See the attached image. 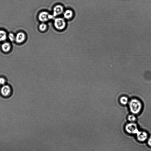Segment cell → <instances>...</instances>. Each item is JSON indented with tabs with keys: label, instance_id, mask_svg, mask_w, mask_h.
Wrapping results in <instances>:
<instances>
[{
	"label": "cell",
	"instance_id": "1",
	"mask_svg": "<svg viewBox=\"0 0 151 151\" xmlns=\"http://www.w3.org/2000/svg\"><path fill=\"white\" fill-rule=\"evenodd\" d=\"M129 106L131 112L134 114L139 113L143 108L142 102L136 98L131 99L129 103Z\"/></svg>",
	"mask_w": 151,
	"mask_h": 151
},
{
	"label": "cell",
	"instance_id": "2",
	"mask_svg": "<svg viewBox=\"0 0 151 151\" xmlns=\"http://www.w3.org/2000/svg\"><path fill=\"white\" fill-rule=\"evenodd\" d=\"M0 93L3 97H8L11 95L12 93V89L10 85L6 84L1 87Z\"/></svg>",
	"mask_w": 151,
	"mask_h": 151
},
{
	"label": "cell",
	"instance_id": "3",
	"mask_svg": "<svg viewBox=\"0 0 151 151\" xmlns=\"http://www.w3.org/2000/svg\"><path fill=\"white\" fill-rule=\"evenodd\" d=\"M54 25L55 27L58 30H62L66 28V23L64 19L58 18L55 20Z\"/></svg>",
	"mask_w": 151,
	"mask_h": 151
},
{
	"label": "cell",
	"instance_id": "4",
	"mask_svg": "<svg viewBox=\"0 0 151 151\" xmlns=\"http://www.w3.org/2000/svg\"><path fill=\"white\" fill-rule=\"evenodd\" d=\"M125 129L127 132L131 134H136L139 131L136 124L131 122L127 124L126 126Z\"/></svg>",
	"mask_w": 151,
	"mask_h": 151
},
{
	"label": "cell",
	"instance_id": "5",
	"mask_svg": "<svg viewBox=\"0 0 151 151\" xmlns=\"http://www.w3.org/2000/svg\"><path fill=\"white\" fill-rule=\"evenodd\" d=\"M53 15L50 14L46 11H43L40 13L38 16V18L40 21L42 23H45L52 18H53Z\"/></svg>",
	"mask_w": 151,
	"mask_h": 151
},
{
	"label": "cell",
	"instance_id": "6",
	"mask_svg": "<svg viewBox=\"0 0 151 151\" xmlns=\"http://www.w3.org/2000/svg\"><path fill=\"white\" fill-rule=\"evenodd\" d=\"M64 11V8L62 6L58 5L55 6L53 9V17H56L60 15Z\"/></svg>",
	"mask_w": 151,
	"mask_h": 151
},
{
	"label": "cell",
	"instance_id": "7",
	"mask_svg": "<svg viewBox=\"0 0 151 151\" xmlns=\"http://www.w3.org/2000/svg\"><path fill=\"white\" fill-rule=\"evenodd\" d=\"M136 135L137 140L140 141H145L148 138L147 133L145 132L139 131Z\"/></svg>",
	"mask_w": 151,
	"mask_h": 151
},
{
	"label": "cell",
	"instance_id": "8",
	"mask_svg": "<svg viewBox=\"0 0 151 151\" xmlns=\"http://www.w3.org/2000/svg\"><path fill=\"white\" fill-rule=\"evenodd\" d=\"M26 38V35L23 32H19L15 36V40L17 43H21L24 41Z\"/></svg>",
	"mask_w": 151,
	"mask_h": 151
},
{
	"label": "cell",
	"instance_id": "9",
	"mask_svg": "<svg viewBox=\"0 0 151 151\" xmlns=\"http://www.w3.org/2000/svg\"><path fill=\"white\" fill-rule=\"evenodd\" d=\"M63 15L65 18L67 20H70L73 17V12L72 10H66L65 11Z\"/></svg>",
	"mask_w": 151,
	"mask_h": 151
},
{
	"label": "cell",
	"instance_id": "10",
	"mask_svg": "<svg viewBox=\"0 0 151 151\" xmlns=\"http://www.w3.org/2000/svg\"><path fill=\"white\" fill-rule=\"evenodd\" d=\"M10 48H11V45L8 42L4 43L1 45V48L3 51L4 52H7L9 51Z\"/></svg>",
	"mask_w": 151,
	"mask_h": 151
},
{
	"label": "cell",
	"instance_id": "11",
	"mask_svg": "<svg viewBox=\"0 0 151 151\" xmlns=\"http://www.w3.org/2000/svg\"><path fill=\"white\" fill-rule=\"evenodd\" d=\"M7 38V34L6 32L3 30H0V42L5 41Z\"/></svg>",
	"mask_w": 151,
	"mask_h": 151
},
{
	"label": "cell",
	"instance_id": "12",
	"mask_svg": "<svg viewBox=\"0 0 151 151\" xmlns=\"http://www.w3.org/2000/svg\"><path fill=\"white\" fill-rule=\"evenodd\" d=\"M120 101L122 105H126L128 103V98L126 97V96H122L120 99Z\"/></svg>",
	"mask_w": 151,
	"mask_h": 151
},
{
	"label": "cell",
	"instance_id": "13",
	"mask_svg": "<svg viewBox=\"0 0 151 151\" xmlns=\"http://www.w3.org/2000/svg\"><path fill=\"white\" fill-rule=\"evenodd\" d=\"M47 25L44 23H42L39 25V29L42 32H44L47 29Z\"/></svg>",
	"mask_w": 151,
	"mask_h": 151
},
{
	"label": "cell",
	"instance_id": "14",
	"mask_svg": "<svg viewBox=\"0 0 151 151\" xmlns=\"http://www.w3.org/2000/svg\"><path fill=\"white\" fill-rule=\"evenodd\" d=\"M128 120L130 122H133L136 121V118L134 114L130 115H128Z\"/></svg>",
	"mask_w": 151,
	"mask_h": 151
},
{
	"label": "cell",
	"instance_id": "15",
	"mask_svg": "<svg viewBox=\"0 0 151 151\" xmlns=\"http://www.w3.org/2000/svg\"><path fill=\"white\" fill-rule=\"evenodd\" d=\"M6 80L4 77H0V85L3 86L6 84Z\"/></svg>",
	"mask_w": 151,
	"mask_h": 151
},
{
	"label": "cell",
	"instance_id": "16",
	"mask_svg": "<svg viewBox=\"0 0 151 151\" xmlns=\"http://www.w3.org/2000/svg\"><path fill=\"white\" fill-rule=\"evenodd\" d=\"M8 38L11 41H13L15 40V37L12 33H10L8 35Z\"/></svg>",
	"mask_w": 151,
	"mask_h": 151
},
{
	"label": "cell",
	"instance_id": "17",
	"mask_svg": "<svg viewBox=\"0 0 151 151\" xmlns=\"http://www.w3.org/2000/svg\"><path fill=\"white\" fill-rule=\"evenodd\" d=\"M148 144L149 146H151V136L149 137L148 141Z\"/></svg>",
	"mask_w": 151,
	"mask_h": 151
}]
</instances>
